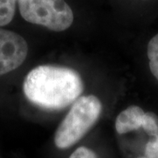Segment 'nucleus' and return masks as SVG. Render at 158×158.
I'll list each match as a JSON object with an SVG mask.
<instances>
[{
	"label": "nucleus",
	"instance_id": "f257e3e1",
	"mask_svg": "<svg viewBox=\"0 0 158 158\" xmlns=\"http://www.w3.org/2000/svg\"><path fill=\"white\" fill-rule=\"evenodd\" d=\"M23 90L34 105L48 110H60L78 98L84 90V84L74 69L41 65L29 72Z\"/></svg>",
	"mask_w": 158,
	"mask_h": 158
},
{
	"label": "nucleus",
	"instance_id": "9b49d317",
	"mask_svg": "<svg viewBox=\"0 0 158 158\" xmlns=\"http://www.w3.org/2000/svg\"><path fill=\"white\" fill-rule=\"evenodd\" d=\"M139 158H147V157H145V156H142V157H139Z\"/></svg>",
	"mask_w": 158,
	"mask_h": 158
},
{
	"label": "nucleus",
	"instance_id": "6e6552de",
	"mask_svg": "<svg viewBox=\"0 0 158 158\" xmlns=\"http://www.w3.org/2000/svg\"><path fill=\"white\" fill-rule=\"evenodd\" d=\"M142 128L149 135H158V117L154 113H145Z\"/></svg>",
	"mask_w": 158,
	"mask_h": 158
},
{
	"label": "nucleus",
	"instance_id": "423d86ee",
	"mask_svg": "<svg viewBox=\"0 0 158 158\" xmlns=\"http://www.w3.org/2000/svg\"><path fill=\"white\" fill-rule=\"evenodd\" d=\"M18 0H0V27L11 22L15 14Z\"/></svg>",
	"mask_w": 158,
	"mask_h": 158
},
{
	"label": "nucleus",
	"instance_id": "39448f33",
	"mask_svg": "<svg viewBox=\"0 0 158 158\" xmlns=\"http://www.w3.org/2000/svg\"><path fill=\"white\" fill-rule=\"evenodd\" d=\"M145 113L139 106H131L118 115L115 122L116 131L122 135L142 127Z\"/></svg>",
	"mask_w": 158,
	"mask_h": 158
},
{
	"label": "nucleus",
	"instance_id": "7ed1b4c3",
	"mask_svg": "<svg viewBox=\"0 0 158 158\" xmlns=\"http://www.w3.org/2000/svg\"><path fill=\"white\" fill-rule=\"evenodd\" d=\"M22 18L27 22L62 32L73 23L74 14L64 0H18Z\"/></svg>",
	"mask_w": 158,
	"mask_h": 158
},
{
	"label": "nucleus",
	"instance_id": "f03ea898",
	"mask_svg": "<svg viewBox=\"0 0 158 158\" xmlns=\"http://www.w3.org/2000/svg\"><path fill=\"white\" fill-rule=\"evenodd\" d=\"M102 105L95 96L80 97L74 102L55 135L58 148H67L80 141L98 119Z\"/></svg>",
	"mask_w": 158,
	"mask_h": 158
},
{
	"label": "nucleus",
	"instance_id": "1a4fd4ad",
	"mask_svg": "<svg viewBox=\"0 0 158 158\" xmlns=\"http://www.w3.org/2000/svg\"><path fill=\"white\" fill-rule=\"evenodd\" d=\"M145 157L158 158V135L153 136L146 145Z\"/></svg>",
	"mask_w": 158,
	"mask_h": 158
},
{
	"label": "nucleus",
	"instance_id": "9d476101",
	"mask_svg": "<svg viewBox=\"0 0 158 158\" xmlns=\"http://www.w3.org/2000/svg\"><path fill=\"white\" fill-rule=\"evenodd\" d=\"M69 158H98L97 154L86 147H80L75 150Z\"/></svg>",
	"mask_w": 158,
	"mask_h": 158
},
{
	"label": "nucleus",
	"instance_id": "20e7f679",
	"mask_svg": "<svg viewBox=\"0 0 158 158\" xmlns=\"http://www.w3.org/2000/svg\"><path fill=\"white\" fill-rule=\"evenodd\" d=\"M27 52V43L21 35L0 28V76L19 68Z\"/></svg>",
	"mask_w": 158,
	"mask_h": 158
},
{
	"label": "nucleus",
	"instance_id": "0eeeda50",
	"mask_svg": "<svg viewBox=\"0 0 158 158\" xmlns=\"http://www.w3.org/2000/svg\"><path fill=\"white\" fill-rule=\"evenodd\" d=\"M147 53L150 70L155 77L158 80V34L149 40L148 44Z\"/></svg>",
	"mask_w": 158,
	"mask_h": 158
}]
</instances>
